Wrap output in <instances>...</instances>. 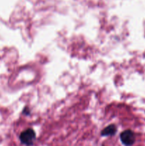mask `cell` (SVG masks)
I'll list each match as a JSON object with an SVG mask.
<instances>
[{
  "label": "cell",
  "instance_id": "obj_1",
  "mask_svg": "<svg viewBox=\"0 0 145 146\" xmlns=\"http://www.w3.org/2000/svg\"><path fill=\"white\" fill-rule=\"evenodd\" d=\"M36 138V133L32 128H28L21 133L19 135V140L21 143L26 146H32Z\"/></svg>",
  "mask_w": 145,
  "mask_h": 146
},
{
  "label": "cell",
  "instance_id": "obj_2",
  "mask_svg": "<svg viewBox=\"0 0 145 146\" xmlns=\"http://www.w3.org/2000/svg\"><path fill=\"white\" fill-rule=\"evenodd\" d=\"M120 141L125 146H132L135 143V135L131 130H126L120 134Z\"/></svg>",
  "mask_w": 145,
  "mask_h": 146
},
{
  "label": "cell",
  "instance_id": "obj_3",
  "mask_svg": "<svg viewBox=\"0 0 145 146\" xmlns=\"http://www.w3.org/2000/svg\"><path fill=\"white\" fill-rule=\"evenodd\" d=\"M117 133V127L114 124H110L107 127L104 128L101 132L102 136H113Z\"/></svg>",
  "mask_w": 145,
  "mask_h": 146
},
{
  "label": "cell",
  "instance_id": "obj_4",
  "mask_svg": "<svg viewBox=\"0 0 145 146\" xmlns=\"http://www.w3.org/2000/svg\"><path fill=\"white\" fill-rule=\"evenodd\" d=\"M102 146H105V145H102Z\"/></svg>",
  "mask_w": 145,
  "mask_h": 146
}]
</instances>
